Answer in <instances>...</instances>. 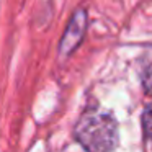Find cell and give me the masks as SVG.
Wrapping results in <instances>:
<instances>
[{
	"instance_id": "6da1fadb",
	"label": "cell",
	"mask_w": 152,
	"mask_h": 152,
	"mask_svg": "<svg viewBox=\"0 0 152 152\" xmlns=\"http://www.w3.org/2000/svg\"><path fill=\"white\" fill-rule=\"evenodd\" d=\"M74 132L77 142L87 151H113L118 144L116 119L106 111H85Z\"/></svg>"
},
{
	"instance_id": "7a4b0ae2",
	"label": "cell",
	"mask_w": 152,
	"mask_h": 152,
	"mask_svg": "<svg viewBox=\"0 0 152 152\" xmlns=\"http://www.w3.org/2000/svg\"><path fill=\"white\" fill-rule=\"evenodd\" d=\"M87 25H88V18H87V12L79 8L75 13L72 15L69 25H67L66 31L62 34V39L59 43V54L61 57H69L77 48L80 46L83 36L87 31Z\"/></svg>"
},
{
	"instance_id": "3957f363",
	"label": "cell",
	"mask_w": 152,
	"mask_h": 152,
	"mask_svg": "<svg viewBox=\"0 0 152 152\" xmlns=\"http://www.w3.org/2000/svg\"><path fill=\"white\" fill-rule=\"evenodd\" d=\"M139 79L147 95H152V48L145 49L139 59Z\"/></svg>"
},
{
	"instance_id": "277c9868",
	"label": "cell",
	"mask_w": 152,
	"mask_h": 152,
	"mask_svg": "<svg viewBox=\"0 0 152 152\" xmlns=\"http://www.w3.org/2000/svg\"><path fill=\"white\" fill-rule=\"evenodd\" d=\"M142 134H144L145 141L152 144V103H149L142 111Z\"/></svg>"
}]
</instances>
